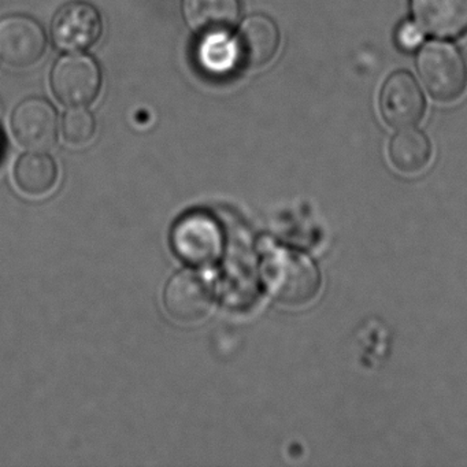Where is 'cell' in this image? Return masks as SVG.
<instances>
[{
	"label": "cell",
	"mask_w": 467,
	"mask_h": 467,
	"mask_svg": "<svg viewBox=\"0 0 467 467\" xmlns=\"http://www.w3.org/2000/svg\"><path fill=\"white\" fill-rule=\"evenodd\" d=\"M174 254L191 266H209L223 255V232L209 213L196 210L182 215L171 234Z\"/></svg>",
	"instance_id": "2"
},
{
	"label": "cell",
	"mask_w": 467,
	"mask_h": 467,
	"mask_svg": "<svg viewBox=\"0 0 467 467\" xmlns=\"http://www.w3.org/2000/svg\"><path fill=\"white\" fill-rule=\"evenodd\" d=\"M214 305L212 284L193 270H182L166 283L163 306L177 324L193 325L203 321Z\"/></svg>",
	"instance_id": "5"
},
{
	"label": "cell",
	"mask_w": 467,
	"mask_h": 467,
	"mask_svg": "<svg viewBox=\"0 0 467 467\" xmlns=\"http://www.w3.org/2000/svg\"><path fill=\"white\" fill-rule=\"evenodd\" d=\"M236 65L259 69L272 61L280 47V31L266 16H251L239 26L234 42Z\"/></svg>",
	"instance_id": "9"
},
{
	"label": "cell",
	"mask_w": 467,
	"mask_h": 467,
	"mask_svg": "<svg viewBox=\"0 0 467 467\" xmlns=\"http://www.w3.org/2000/svg\"><path fill=\"white\" fill-rule=\"evenodd\" d=\"M389 158L392 165L401 173H420L431 162V141L420 130L406 128L393 136L389 144Z\"/></svg>",
	"instance_id": "14"
},
{
	"label": "cell",
	"mask_w": 467,
	"mask_h": 467,
	"mask_svg": "<svg viewBox=\"0 0 467 467\" xmlns=\"http://www.w3.org/2000/svg\"><path fill=\"white\" fill-rule=\"evenodd\" d=\"M261 277L267 294L286 307H302L316 299L321 275L316 265L297 251L275 248L262 259Z\"/></svg>",
	"instance_id": "1"
},
{
	"label": "cell",
	"mask_w": 467,
	"mask_h": 467,
	"mask_svg": "<svg viewBox=\"0 0 467 467\" xmlns=\"http://www.w3.org/2000/svg\"><path fill=\"white\" fill-rule=\"evenodd\" d=\"M420 28L437 39H456L467 32V0H410Z\"/></svg>",
	"instance_id": "11"
},
{
	"label": "cell",
	"mask_w": 467,
	"mask_h": 467,
	"mask_svg": "<svg viewBox=\"0 0 467 467\" xmlns=\"http://www.w3.org/2000/svg\"><path fill=\"white\" fill-rule=\"evenodd\" d=\"M209 39L202 45L201 59L202 64L209 70L223 73L228 70L232 65L236 64L234 57V43L223 39V35L206 36Z\"/></svg>",
	"instance_id": "16"
},
{
	"label": "cell",
	"mask_w": 467,
	"mask_h": 467,
	"mask_svg": "<svg viewBox=\"0 0 467 467\" xmlns=\"http://www.w3.org/2000/svg\"><path fill=\"white\" fill-rule=\"evenodd\" d=\"M417 67L423 86L440 102H453L466 91V64L453 46L429 43L418 54Z\"/></svg>",
	"instance_id": "3"
},
{
	"label": "cell",
	"mask_w": 467,
	"mask_h": 467,
	"mask_svg": "<svg viewBox=\"0 0 467 467\" xmlns=\"http://www.w3.org/2000/svg\"><path fill=\"white\" fill-rule=\"evenodd\" d=\"M51 40L65 53H81L91 48L103 34L102 17L92 5L70 2L51 21Z\"/></svg>",
	"instance_id": "6"
},
{
	"label": "cell",
	"mask_w": 467,
	"mask_h": 467,
	"mask_svg": "<svg viewBox=\"0 0 467 467\" xmlns=\"http://www.w3.org/2000/svg\"><path fill=\"white\" fill-rule=\"evenodd\" d=\"M239 16V0H182L185 24L202 36L228 34Z\"/></svg>",
	"instance_id": "12"
},
{
	"label": "cell",
	"mask_w": 467,
	"mask_h": 467,
	"mask_svg": "<svg viewBox=\"0 0 467 467\" xmlns=\"http://www.w3.org/2000/svg\"><path fill=\"white\" fill-rule=\"evenodd\" d=\"M51 89L67 108H87L99 94L102 73L95 59L80 53L61 57L54 65Z\"/></svg>",
	"instance_id": "4"
},
{
	"label": "cell",
	"mask_w": 467,
	"mask_h": 467,
	"mask_svg": "<svg viewBox=\"0 0 467 467\" xmlns=\"http://www.w3.org/2000/svg\"><path fill=\"white\" fill-rule=\"evenodd\" d=\"M47 47L42 26L26 16L0 20V59L15 67L36 64Z\"/></svg>",
	"instance_id": "8"
},
{
	"label": "cell",
	"mask_w": 467,
	"mask_h": 467,
	"mask_svg": "<svg viewBox=\"0 0 467 467\" xmlns=\"http://www.w3.org/2000/svg\"><path fill=\"white\" fill-rule=\"evenodd\" d=\"M423 40V31L418 28L415 24L406 21L399 26L395 35V42L400 51L404 53H411L420 47Z\"/></svg>",
	"instance_id": "17"
},
{
	"label": "cell",
	"mask_w": 467,
	"mask_h": 467,
	"mask_svg": "<svg viewBox=\"0 0 467 467\" xmlns=\"http://www.w3.org/2000/svg\"><path fill=\"white\" fill-rule=\"evenodd\" d=\"M97 132L94 114L87 108H70L62 117L61 133L69 146H87Z\"/></svg>",
	"instance_id": "15"
},
{
	"label": "cell",
	"mask_w": 467,
	"mask_h": 467,
	"mask_svg": "<svg viewBox=\"0 0 467 467\" xmlns=\"http://www.w3.org/2000/svg\"><path fill=\"white\" fill-rule=\"evenodd\" d=\"M381 111L385 121L398 130L420 122L425 111V99L411 75L398 72L388 78L382 87Z\"/></svg>",
	"instance_id": "10"
},
{
	"label": "cell",
	"mask_w": 467,
	"mask_h": 467,
	"mask_svg": "<svg viewBox=\"0 0 467 467\" xmlns=\"http://www.w3.org/2000/svg\"><path fill=\"white\" fill-rule=\"evenodd\" d=\"M58 128L56 109L42 98H29L13 111V135L29 151L50 150L58 138Z\"/></svg>",
	"instance_id": "7"
},
{
	"label": "cell",
	"mask_w": 467,
	"mask_h": 467,
	"mask_svg": "<svg viewBox=\"0 0 467 467\" xmlns=\"http://www.w3.org/2000/svg\"><path fill=\"white\" fill-rule=\"evenodd\" d=\"M59 171L56 161L43 151H29L15 166V182L29 196H45L56 188Z\"/></svg>",
	"instance_id": "13"
}]
</instances>
